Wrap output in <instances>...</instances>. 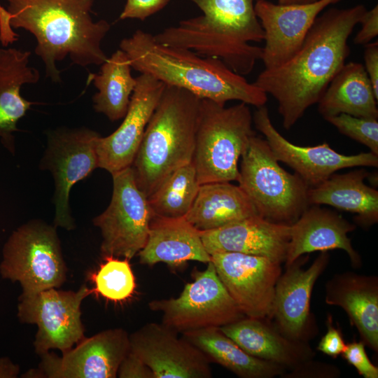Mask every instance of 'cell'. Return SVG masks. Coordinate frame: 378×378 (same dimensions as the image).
Returning a JSON list of instances; mask_svg holds the SVG:
<instances>
[{
	"mask_svg": "<svg viewBox=\"0 0 378 378\" xmlns=\"http://www.w3.org/2000/svg\"><path fill=\"white\" fill-rule=\"evenodd\" d=\"M358 4L330 8L318 15L302 44L286 62L265 69L253 83L278 104L285 129L317 104L349 55L348 39L366 11Z\"/></svg>",
	"mask_w": 378,
	"mask_h": 378,
	"instance_id": "6da1fadb",
	"label": "cell"
},
{
	"mask_svg": "<svg viewBox=\"0 0 378 378\" xmlns=\"http://www.w3.org/2000/svg\"><path fill=\"white\" fill-rule=\"evenodd\" d=\"M8 23L36 38L35 54L43 62L46 76L61 82L57 62L69 57L72 64L102 65L108 58L102 42L111 29L105 20L91 16L94 0H6Z\"/></svg>",
	"mask_w": 378,
	"mask_h": 378,
	"instance_id": "7a4b0ae2",
	"label": "cell"
},
{
	"mask_svg": "<svg viewBox=\"0 0 378 378\" xmlns=\"http://www.w3.org/2000/svg\"><path fill=\"white\" fill-rule=\"evenodd\" d=\"M119 46L135 71L149 74L166 85L188 90L200 99L222 105L236 100L257 108L267 101L262 90L220 59L158 43L153 34L141 29L123 38Z\"/></svg>",
	"mask_w": 378,
	"mask_h": 378,
	"instance_id": "3957f363",
	"label": "cell"
},
{
	"mask_svg": "<svg viewBox=\"0 0 378 378\" xmlns=\"http://www.w3.org/2000/svg\"><path fill=\"white\" fill-rule=\"evenodd\" d=\"M202 15L153 35L160 43L217 58L235 73L250 74L261 58L264 31L255 10L260 0H189Z\"/></svg>",
	"mask_w": 378,
	"mask_h": 378,
	"instance_id": "277c9868",
	"label": "cell"
},
{
	"mask_svg": "<svg viewBox=\"0 0 378 378\" xmlns=\"http://www.w3.org/2000/svg\"><path fill=\"white\" fill-rule=\"evenodd\" d=\"M201 99L166 85L131 165L136 183L148 197L175 171L192 162Z\"/></svg>",
	"mask_w": 378,
	"mask_h": 378,
	"instance_id": "5b68a950",
	"label": "cell"
},
{
	"mask_svg": "<svg viewBox=\"0 0 378 378\" xmlns=\"http://www.w3.org/2000/svg\"><path fill=\"white\" fill-rule=\"evenodd\" d=\"M248 104L202 99L192 163L199 183L238 181L239 161L255 135Z\"/></svg>",
	"mask_w": 378,
	"mask_h": 378,
	"instance_id": "8992f818",
	"label": "cell"
},
{
	"mask_svg": "<svg viewBox=\"0 0 378 378\" xmlns=\"http://www.w3.org/2000/svg\"><path fill=\"white\" fill-rule=\"evenodd\" d=\"M239 172V186L267 220L291 225L309 206L308 185L283 169L267 141L256 134L241 157Z\"/></svg>",
	"mask_w": 378,
	"mask_h": 378,
	"instance_id": "52a82bcc",
	"label": "cell"
},
{
	"mask_svg": "<svg viewBox=\"0 0 378 378\" xmlns=\"http://www.w3.org/2000/svg\"><path fill=\"white\" fill-rule=\"evenodd\" d=\"M0 264L2 278L18 281L21 295L59 288L66 266L56 227L34 219L14 230L5 243Z\"/></svg>",
	"mask_w": 378,
	"mask_h": 378,
	"instance_id": "ba28073f",
	"label": "cell"
},
{
	"mask_svg": "<svg viewBox=\"0 0 378 378\" xmlns=\"http://www.w3.org/2000/svg\"><path fill=\"white\" fill-rule=\"evenodd\" d=\"M193 281L185 285L177 298L148 302L162 313V323L176 332L223 326L246 316L241 312L210 261L203 271L194 270Z\"/></svg>",
	"mask_w": 378,
	"mask_h": 378,
	"instance_id": "9c48e42d",
	"label": "cell"
},
{
	"mask_svg": "<svg viewBox=\"0 0 378 378\" xmlns=\"http://www.w3.org/2000/svg\"><path fill=\"white\" fill-rule=\"evenodd\" d=\"M111 175L110 204L92 222L101 230L103 258L111 256L131 260L145 246L154 214L148 197L136 183L131 167Z\"/></svg>",
	"mask_w": 378,
	"mask_h": 378,
	"instance_id": "30bf717a",
	"label": "cell"
},
{
	"mask_svg": "<svg viewBox=\"0 0 378 378\" xmlns=\"http://www.w3.org/2000/svg\"><path fill=\"white\" fill-rule=\"evenodd\" d=\"M101 135L87 127H58L47 133V147L40 168L50 172L55 183L54 225L67 230L75 227L69 195L77 182L98 167L97 141Z\"/></svg>",
	"mask_w": 378,
	"mask_h": 378,
	"instance_id": "8fae6325",
	"label": "cell"
},
{
	"mask_svg": "<svg viewBox=\"0 0 378 378\" xmlns=\"http://www.w3.org/2000/svg\"><path fill=\"white\" fill-rule=\"evenodd\" d=\"M92 293V289L83 285L77 291L52 288L20 296L19 320L38 326L34 342L36 354L41 356L52 349L63 354L85 338L80 305Z\"/></svg>",
	"mask_w": 378,
	"mask_h": 378,
	"instance_id": "7c38bea8",
	"label": "cell"
},
{
	"mask_svg": "<svg viewBox=\"0 0 378 378\" xmlns=\"http://www.w3.org/2000/svg\"><path fill=\"white\" fill-rule=\"evenodd\" d=\"M210 256L217 274L244 315L270 319L281 263L236 252L214 253Z\"/></svg>",
	"mask_w": 378,
	"mask_h": 378,
	"instance_id": "4fadbf2b",
	"label": "cell"
},
{
	"mask_svg": "<svg viewBox=\"0 0 378 378\" xmlns=\"http://www.w3.org/2000/svg\"><path fill=\"white\" fill-rule=\"evenodd\" d=\"M61 357L41 355L38 370L24 377L115 378L120 363L130 351V335L122 328L103 330L80 341Z\"/></svg>",
	"mask_w": 378,
	"mask_h": 378,
	"instance_id": "5bb4252c",
	"label": "cell"
},
{
	"mask_svg": "<svg viewBox=\"0 0 378 378\" xmlns=\"http://www.w3.org/2000/svg\"><path fill=\"white\" fill-rule=\"evenodd\" d=\"M255 127L263 134L274 156L293 169L308 185L316 186L338 170L356 167H378V155L372 152L344 155L328 143L314 146H300L284 137L272 122L265 106L253 115Z\"/></svg>",
	"mask_w": 378,
	"mask_h": 378,
	"instance_id": "9a60e30c",
	"label": "cell"
},
{
	"mask_svg": "<svg viewBox=\"0 0 378 378\" xmlns=\"http://www.w3.org/2000/svg\"><path fill=\"white\" fill-rule=\"evenodd\" d=\"M178 332L148 323L130 335V351L153 372L154 378H211L205 355Z\"/></svg>",
	"mask_w": 378,
	"mask_h": 378,
	"instance_id": "2e32d148",
	"label": "cell"
},
{
	"mask_svg": "<svg viewBox=\"0 0 378 378\" xmlns=\"http://www.w3.org/2000/svg\"><path fill=\"white\" fill-rule=\"evenodd\" d=\"M307 257L303 255L281 274L275 286L270 319L286 337L306 342L312 336L314 320L310 314V299L315 282L326 270L330 260L328 251H321L312 265L304 269Z\"/></svg>",
	"mask_w": 378,
	"mask_h": 378,
	"instance_id": "e0dca14e",
	"label": "cell"
},
{
	"mask_svg": "<svg viewBox=\"0 0 378 378\" xmlns=\"http://www.w3.org/2000/svg\"><path fill=\"white\" fill-rule=\"evenodd\" d=\"M136 85L127 111L118 128L97 144L98 167L111 174L131 167L146 127L166 86L147 74L136 78Z\"/></svg>",
	"mask_w": 378,
	"mask_h": 378,
	"instance_id": "ac0fdd59",
	"label": "cell"
},
{
	"mask_svg": "<svg viewBox=\"0 0 378 378\" xmlns=\"http://www.w3.org/2000/svg\"><path fill=\"white\" fill-rule=\"evenodd\" d=\"M341 0L283 5L267 0L255 3V10L264 31L260 59L265 69L289 59L300 48L316 18L328 6Z\"/></svg>",
	"mask_w": 378,
	"mask_h": 378,
	"instance_id": "d6986e66",
	"label": "cell"
},
{
	"mask_svg": "<svg viewBox=\"0 0 378 378\" xmlns=\"http://www.w3.org/2000/svg\"><path fill=\"white\" fill-rule=\"evenodd\" d=\"M290 225L278 224L255 215L223 227L200 231L209 253L236 252L285 262L290 240Z\"/></svg>",
	"mask_w": 378,
	"mask_h": 378,
	"instance_id": "ffe728a7",
	"label": "cell"
},
{
	"mask_svg": "<svg viewBox=\"0 0 378 378\" xmlns=\"http://www.w3.org/2000/svg\"><path fill=\"white\" fill-rule=\"evenodd\" d=\"M290 227L286 265L306 253L332 249L344 251L352 266L361 265L360 255L348 237V233L356 229V225L338 213L320 205H309Z\"/></svg>",
	"mask_w": 378,
	"mask_h": 378,
	"instance_id": "44dd1931",
	"label": "cell"
},
{
	"mask_svg": "<svg viewBox=\"0 0 378 378\" xmlns=\"http://www.w3.org/2000/svg\"><path fill=\"white\" fill-rule=\"evenodd\" d=\"M325 301L342 307L361 341L378 351V279L346 272L334 275L325 286Z\"/></svg>",
	"mask_w": 378,
	"mask_h": 378,
	"instance_id": "7402d4cb",
	"label": "cell"
},
{
	"mask_svg": "<svg viewBox=\"0 0 378 378\" xmlns=\"http://www.w3.org/2000/svg\"><path fill=\"white\" fill-rule=\"evenodd\" d=\"M219 328L249 355L282 366L286 371L315 355L307 342L286 337L268 318L245 316Z\"/></svg>",
	"mask_w": 378,
	"mask_h": 378,
	"instance_id": "603a6c76",
	"label": "cell"
},
{
	"mask_svg": "<svg viewBox=\"0 0 378 378\" xmlns=\"http://www.w3.org/2000/svg\"><path fill=\"white\" fill-rule=\"evenodd\" d=\"M137 255L139 262L147 265L164 262L178 267L190 260L206 264L211 261L200 231L185 216L167 218L154 215L146 244Z\"/></svg>",
	"mask_w": 378,
	"mask_h": 378,
	"instance_id": "cb8c5ba5",
	"label": "cell"
},
{
	"mask_svg": "<svg viewBox=\"0 0 378 378\" xmlns=\"http://www.w3.org/2000/svg\"><path fill=\"white\" fill-rule=\"evenodd\" d=\"M31 55L15 48H0V139L12 154L15 153L14 133L19 130L17 123L32 105L21 95V88L40 79L38 70L29 65Z\"/></svg>",
	"mask_w": 378,
	"mask_h": 378,
	"instance_id": "d4e9b609",
	"label": "cell"
},
{
	"mask_svg": "<svg viewBox=\"0 0 378 378\" xmlns=\"http://www.w3.org/2000/svg\"><path fill=\"white\" fill-rule=\"evenodd\" d=\"M364 168L344 174H332L307 192L309 205H328L355 214L356 222L370 227L378 222V191L366 185Z\"/></svg>",
	"mask_w": 378,
	"mask_h": 378,
	"instance_id": "484cf974",
	"label": "cell"
},
{
	"mask_svg": "<svg viewBox=\"0 0 378 378\" xmlns=\"http://www.w3.org/2000/svg\"><path fill=\"white\" fill-rule=\"evenodd\" d=\"M377 101L363 64L350 62L329 83L317 103L318 111L324 119L345 113L377 120Z\"/></svg>",
	"mask_w": 378,
	"mask_h": 378,
	"instance_id": "4316f807",
	"label": "cell"
},
{
	"mask_svg": "<svg viewBox=\"0 0 378 378\" xmlns=\"http://www.w3.org/2000/svg\"><path fill=\"white\" fill-rule=\"evenodd\" d=\"M258 215L248 195L230 182L201 184L186 218L200 231L215 230Z\"/></svg>",
	"mask_w": 378,
	"mask_h": 378,
	"instance_id": "83f0119b",
	"label": "cell"
},
{
	"mask_svg": "<svg viewBox=\"0 0 378 378\" xmlns=\"http://www.w3.org/2000/svg\"><path fill=\"white\" fill-rule=\"evenodd\" d=\"M181 335L200 349L210 363H218L239 377L272 378L286 372L282 366L249 355L219 328L193 330Z\"/></svg>",
	"mask_w": 378,
	"mask_h": 378,
	"instance_id": "f1b7e54d",
	"label": "cell"
},
{
	"mask_svg": "<svg viewBox=\"0 0 378 378\" xmlns=\"http://www.w3.org/2000/svg\"><path fill=\"white\" fill-rule=\"evenodd\" d=\"M132 69L127 55L119 49L101 65L99 73L89 76L88 81L98 90L92 97L93 107L112 122L122 119L127 111L136 85Z\"/></svg>",
	"mask_w": 378,
	"mask_h": 378,
	"instance_id": "f546056e",
	"label": "cell"
},
{
	"mask_svg": "<svg viewBox=\"0 0 378 378\" xmlns=\"http://www.w3.org/2000/svg\"><path fill=\"white\" fill-rule=\"evenodd\" d=\"M200 186L192 162L178 169L148 197L153 214L167 218L186 216Z\"/></svg>",
	"mask_w": 378,
	"mask_h": 378,
	"instance_id": "4dcf8cb0",
	"label": "cell"
},
{
	"mask_svg": "<svg viewBox=\"0 0 378 378\" xmlns=\"http://www.w3.org/2000/svg\"><path fill=\"white\" fill-rule=\"evenodd\" d=\"M103 259L98 270L90 274L93 293L113 302L127 300L136 289L130 260L111 256Z\"/></svg>",
	"mask_w": 378,
	"mask_h": 378,
	"instance_id": "1f68e13d",
	"label": "cell"
},
{
	"mask_svg": "<svg viewBox=\"0 0 378 378\" xmlns=\"http://www.w3.org/2000/svg\"><path fill=\"white\" fill-rule=\"evenodd\" d=\"M342 134L367 146L378 155V121L377 119L358 118L345 113L325 119Z\"/></svg>",
	"mask_w": 378,
	"mask_h": 378,
	"instance_id": "d6a6232c",
	"label": "cell"
},
{
	"mask_svg": "<svg viewBox=\"0 0 378 378\" xmlns=\"http://www.w3.org/2000/svg\"><path fill=\"white\" fill-rule=\"evenodd\" d=\"M365 345L363 341H354L346 344L341 355L364 378H377L378 368L368 358Z\"/></svg>",
	"mask_w": 378,
	"mask_h": 378,
	"instance_id": "836d02e7",
	"label": "cell"
},
{
	"mask_svg": "<svg viewBox=\"0 0 378 378\" xmlns=\"http://www.w3.org/2000/svg\"><path fill=\"white\" fill-rule=\"evenodd\" d=\"M340 374L339 369L332 365L306 360L294 369L286 371L281 375L286 378H334Z\"/></svg>",
	"mask_w": 378,
	"mask_h": 378,
	"instance_id": "e575fe53",
	"label": "cell"
},
{
	"mask_svg": "<svg viewBox=\"0 0 378 378\" xmlns=\"http://www.w3.org/2000/svg\"><path fill=\"white\" fill-rule=\"evenodd\" d=\"M171 0H126L120 15V20L137 19L145 20L162 10Z\"/></svg>",
	"mask_w": 378,
	"mask_h": 378,
	"instance_id": "d590c367",
	"label": "cell"
},
{
	"mask_svg": "<svg viewBox=\"0 0 378 378\" xmlns=\"http://www.w3.org/2000/svg\"><path fill=\"white\" fill-rule=\"evenodd\" d=\"M326 324L328 330L320 340L317 350L335 358L344 351L346 344L341 331L333 326L331 316H328Z\"/></svg>",
	"mask_w": 378,
	"mask_h": 378,
	"instance_id": "8d00e7d4",
	"label": "cell"
},
{
	"mask_svg": "<svg viewBox=\"0 0 378 378\" xmlns=\"http://www.w3.org/2000/svg\"><path fill=\"white\" fill-rule=\"evenodd\" d=\"M117 377L120 378H154L150 368L131 351L120 363Z\"/></svg>",
	"mask_w": 378,
	"mask_h": 378,
	"instance_id": "74e56055",
	"label": "cell"
},
{
	"mask_svg": "<svg viewBox=\"0 0 378 378\" xmlns=\"http://www.w3.org/2000/svg\"><path fill=\"white\" fill-rule=\"evenodd\" d=\"M360 24H361V28L355 36L354 42L357 45L365 46L378 35L377 4L366 11Z\"/></svg>",
	"mask_w": 378,
	"mask_h": 378,
	"instance_id": "f35d334b",
	"label": "cell"
},
{
	"mask_svg": "<svg viewBox=\"0 0 378 378\" xmlns=\"http://www.w3.org/2000/svg\"><path fill=\"white\" fill-rule=\"evenodd\" d=\"M364 68L372 85L375 96L378 98V42L369 43L365 46Z\"/></svg>",
	"mask_w": 378,
	"mask_h": 378,
	"instance_id": "ab89813d",
	"label": "cell"
},
{
	"mask_svg": "<svg viewBox=\"0 0 378 378\" xmlns=\"http://www.w3.org/2000/svg\"><path fill=\"white\" fill-rule=\"evenodd\" d=\"M19 370V366L13 364L8 358H0V377H17Z\"/></svg>",
	"mask_w": 378,
	"mask_h": 378,
	"instance_id": "60d3db41",
	"label": "cell"
},
{
	"mask_svg": "<svg viewBox=\"0 0 378 378\" xmlns=\"http://www.w3.org/2000/svg\"><path fill=\"white\" fill-rule=\"evenodd\" d=\"M318 0H278V4L283 5L309 4Z\"/></svg>",
	"mask_w": 378,
	"mask_h": 378,
	"instance_id": "b9f144b4",
	"label": "cell"
}]
</instances>
